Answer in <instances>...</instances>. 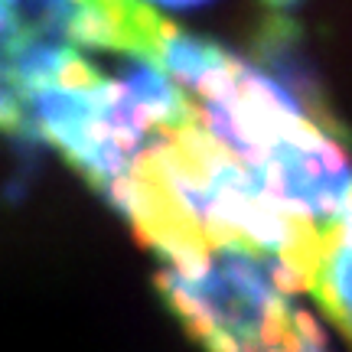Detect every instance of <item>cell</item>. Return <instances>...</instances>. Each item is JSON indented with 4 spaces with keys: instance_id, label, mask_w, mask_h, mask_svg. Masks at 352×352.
<instances>
[{
    "instance_id": "cell-1",
    "label": "cell",
    "mask_w": 352,
    "mask_h": 352,
    "mask_svg": "<svg viewBox=\"0 0 352 352\" xmlns=\"http://www.w3.org/2000/svg\"><path fill=\"white\" fill-rule=\"evenodd\" d=\"M192 121L284 212L323 228L352 199L349 153L280 78L228 52L192 91Z\"/></svg>"
},
{
    "instance_id": "cell-2",
    "label": "cell",
    "mask_w": 352,
    "mask_h": 352,
    "mask_svg": "<svg viewBox=\"0 0 352 352\" xmlns=\"http://www.w3.org/2000/svg\"><path fill=\"white\" fill-rule=\"evenodd\" d=\"M307 274L280 254L215 245L164 258L160 290L209 352H327L297 303Z\"/></svg>"
},
{
    "instance_id": "cell-3",
    "label": "cell",
    "mask_w": 352,
    "mask_h": 352,
    "mask_svg": "<svg viewBox=\"0 0 352 352\" xmlns=\"http://www.w3.org/2000/svg\"><path fill=\"white\" fill-rule=\"evenodd\" d=\"M307 287L320 307L352 340V199L320 235L314 264L307 271Z\"/></svg>"
},
{
    "instance_id": "cell-4",
    "label": "cell",
    "mask_w": 352,
    "mask_h": 352,
    "mask_svg": "<svg viewBox=\"0 0 352 352\" xmlns=\"http://www.w3.org/2000/svg\"><path fill=\"white\" fill-rule=\"evenodd\" d=\"M226 56L228 50H222L219 43L192 36V33H186V30H179L176 23L166 20L164 30H160V43H157V52H153V63L160 65L176 85L196 91L202 85V78L209 76Z\"/></svg>"
},
{
    "instance_id": "cell-5",
    "label": "cell",
    "mask_w": 352,
    "mask_h": 352,
    "mask_svg": "<svg viewBox=\"0 0 352 352\" xmlns=\"http://www.w3.org/2000/svg\"><path fill=\"white\" fill-rule=\"evenodd\" d=\"M30 124V101L3 69H0V134L10 138Z\"/></svg>"
},
{
    "instance_id": "cell-6",
    "label": "cell",
    "mask_w": 352,
    "mask_h": 352,
    "mask_svg": "<svg viewBox=\"0 0 352 352\" xmlns=\"http://www.w3.org/2000/svg\"><path fill=\"white\" fill-rule=\"evenodd\" d=\"M144 3H157V7H173V10H186V7H199L206 0H144Z\"/></svg>"
},
{
    "instance_id": "cell-7",
    "label": "cell",
    "mask_w": 352,
    "mask_h": 352,
    "mask_svg": "<svg viewBox=\"0 0 352 352\" xmlns=\"http://www.w3.org/2000/svg\"><path fill=\"white\" fill-rule=\"evenodd\" d=\"M264 3H271V7H294V3H300V0H264Z\"/></svg>"
},
{
    "instance_id": "cell-8",
    "label": "cell",
    "mask_w": 352,
    "mask_h": 352,
    "mask_svg": "<svg viewBox=\"0 0 352 352\" xmlns=\"http://www.w3.org/2000/svg\"><path fill=\"white\" fill-rule=\"evenodd\" d=\"M3 3H10V7H16V10L23 7V0H3Z\"/></svg>"
}]
</instances>
